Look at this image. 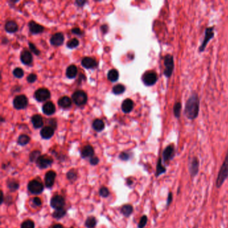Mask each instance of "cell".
Listing matches in <instances>:
<instances>
[{
	"label": "cell",
	"instance_id": "6da1fadb",
	"mask_svg": "<svg viewBox=\"0 0 228 228\" xmlns=\"http://www.w3.org/2000/svg\"><path fill=\"white\" fill-rule=\"evenodd\" d=\"M200 100L196 92H192L186 102L184 113L188 119L195 120L199 115Z\"/></svg>",
	"mask_w": 228,
	"mask_h": 228
},
{
	"label": "cell",
	"instance_id": "7a4b0ae2",
	"mask_svg": "<svg viewBox=\"0 0 228 228\" xmlns=\"http://www.w3.org/2000/svg\"><path fill=\"white\" fill-rule=\"evenodd\" d=\"M228 177V149L225 155V159L223 160L222 166L220 167V171L218 172V175L216 179V187L220 188L222 186L223 183Z\"/></svg>",
	"mask_w": 228,
	"mask_h": 228
},
{
	"label": "cell",
	"instance_id": "3957f363",
	"mask_svg": "<svg viewBox=\"0 0 228 228\" xmlns=\"http://www.w3.org/2000/svg\"><path fill=\"white\" fill-rule=\"evenodd\" d=\"M164 66L165 70L163 71L164 75L167 78H170L173 74L174 67V58L173 55L167 54L164 56Z\"/></svg>",
	"mask_w": 228,
	"mask_h": 228
},
{
	"label": "cell",
	"instance_id": "277c9868",
	"mask_svg": "<svg viewBox=\"0 0 228 228\" xmlns=\"http://www.w3.org/2000/svg\"><path fill=\"white\" fill-rule=\"evenodd\" d=\"M214 27H207L205 30V34H204V38L203 41H202V43L201 44V46H199V52H203L205 49L209 41L211 40V39L213 38L214 36Z\"/></svg>",
	"mask_w": 228,
	"mask_h": 228
},
{
	"label": "cell",
	"instance_id": "5b68a950",
	"mask_svg": "<svg viewBox=\"0 0 228 228\" xmlns=\"http://www.w3.org/2000/svg\"><path fill=\"white\" fill-rule=\"evenodd\" d=\"M142 80H143V83L145 84L146 86L151 87V86L155 84V83L157 82V74L153 70L148 71L144 74L143 78H142Z\"/></svg>",
	"mask_w": 228,
	"mask_h": 228
},
{
	"label": "cell",
	"instance_id": "8992f818",
	"mask_svg": "<svg viewBox=\"0 0 228 228\" xmlns=\"http://www.w3.org/2000/svg\"><path fill=\"white\" fill-rule=\"evenodd\" d=\"M73 102L78 106H83L87 102V95L82 90H77L72 96Z\"/></svg>",
	"mask_w": 228,
	"mask_h": 228
},
{
	"label": "cell",
	"instance_id": "52a82bcc",
	"mask_svg": "<svg viewBox=\"0 0 228 228\" xmlns=\"http://www.w3.org/2000/svg\"><path fill=\"white\" fill-rule=\"evenodd\" d=\"M27 189L32 194L38 195L40 194L44 190V186L42 183L38 180H32L30 181L27 185Z\"/></svg>",
	"mask_w": 228,
	"mask_h": 228
},
{
	"label": "cell",
	"instance_id": "ba28073f",
	"mask_svg": "<svg viewBox=\"0 0 228 228\" xmlns=\"http://www.w3.org/2000/svg\"><path fill=\"white\" fill-rule=\"evenodd\" d=\"M34 97L38 102H44L50 98V92L47 88H39L35 92Z\"/></svg>",
	"mask_w": 228,
	"mask_h": 228
},
{
	"label": "cell",
	"instance_id": "9c48e42d",
	"mask_svg": "<svg viewBox=\"0 0 228 228\" xmlns=\"http://www.w3.org/2000/svg\"><path fill=\"white\" fill-rule=\"evenodd\" d=\"M27 103H28V101H27V97L24 94L18 95V96L15 97L13 101V106L18 110L25 108L27 106Z\"/></svg>",
	"mask_w": 228,
	"mask_h": 228
},
{
	"label": "cell",
	"instance_id": "30bf717a",
	"mask_svg": "<svg viewBox=\"0 0 228 228\" xmlns=\"http://www.w3.org/2000/svg\"><path fill=\"white\" fill-rule=\"evenodd\" d=\"M50 205L52 208L56 209H62L65 205V200L64 197L61 195H55L53 196L50 201Z\"/></svg>",
	"mask_w": 228,
	"mask_h": 228
},
{
	"label": "cell",
	"instance_id": "8fae6325",
	"mask_svg": "<svg viewBox=\"0 0 228 228\" xmlns=\"http://www.w3.org/2000/svg\"><path fill=\"white\" fill-rule=\"evenodd\" d=\"M52 163L53 159L47 155H41L36 161L37 165L40 169L47 168L52 164Z\"/></svg>",
	"mask_w": 228,
	"mask_h": 228
},
{
	"label": "cell",
	"instance_id": "7c38bea8",
	"mask_svg": "<svg viewBox=\"0 0 228 228\" xmlns=\"http://www.w3.org/2000/svg\"><path fill=\"white\" fill-rule=\"evenodd\" d=\"M174 156H175V146L173 145H169L163 150V160L164 162L169 161L173 159Z\"/></svg>",
	"mask_w": 228,
	"mask_h": 228
},
{
	"label": "cell",
	"instance_id": "4fadbf2b",
	"mask_svg": "<svg viewBox=\"0 0 228 228\" xmlns=\"http://www.w3.org/2000/svg\"><path fill=\"white\" fill-rule=\"evenodd\" d=\"M199 169V160L197 157L192 158L189 163V172L191 175L194 177L198 173Z\"/></svg>",
	"mask_w": 228,
	"mask_h": 228
},
{
	"label": "cell",
	"instance_id": "5bb4252c",
	"mask_svg": "<svg viewBox=\"0 0 228 228\" xmlns=\"http://www.w3.org/2000/svg\"><path fill=\"white\" fill-rule=\"evenodd\" d=\"M56 173L53 171H50L46 173L45 176V185L47 187H52L54 183Z\"/></svg>",
	"mask_w": 228,
	"mask_h": 228
},
{
	"label": "cell",
	"instance_id": "9a60e30c",
	"mask_svg": "<svg viewBox=\"0 0 228 228\" xmlns=\"http://www.w3.org/2000/svg\"><path fill=\"white\" fill-rule=\"evenodd\" d=\"M64 35L58 32V33H56L55 34H53L52 36V38H50V43L53 46H61L64 43Z\"/></svg>",
	"mask_w": 228,
	"mask_h": 228
},
{
	"label": "cell",
	"instance_id": "2e32d148",
	"mask_svg": "<svg viewBox=\"0 0 228 228\" xmlns=\"http://www.w3.org/2000/svg\"><path fill=\"white\" fill-rule=\"evenodd\" d=\"M82 65L84 68L87 69H92L97 66V62L92 58L85 57L82 60Z\"/></svg>",
	"mask_w": 228,
	"mask_h": 228
},
{
	"label": "cell",
	"instance_id": "e0dca14e",
	"mask_svg": "<svg viewBox=\"0 0 228 228\" xmlns=\"http://www.w3.org/2000/svg\"><path fill=\"white\" fill-rule=\"evenodd\" d=\"M29 29L32 34H38L42 33V32L44 31V27L42 25L37 24L34 21H31V22L29 23Z\"/></svg>",
	"mask_w": 228,
	"mask_h": 228
},
{
	"label": "cell",
	"instance_id": "ac0fdd59",
	"mask_svg": "<svg viewBox=\"0 0 228 228\" xmlns=\"http://www.w3.org/2000/svg\"><path fill=\"white\" fill-rule=\"evenodd\" d=\"M20 59L23 64L25 65H30L32 62L33 57H32V53L28 50H24L21 53Z\"/></svg>",
	"mask_w": 228,
	"mask_h": 228
},
{
	"label": "cell",
	"instance_id": "d6986e66",
	"mask_svg": "<svg viewBox=\"0 0 228 228\" xmlns=\"http://www.w3.org/2000/svg\"><path fill=\"white\" fill-rule=\"evenodd\" d=\"M54 134V130L50 126H47L42 129L40 131V135L44 139H49L52 138Z\"/></svg>",
	"mask_w": 228,
	"mask_h": 228
},
{
	"label": "cell",
	"instance_id": "ffe728a7",
	"mask_svg": "<svg viewBox=\"0 0 228 228\" xmlns=\"http://www.w3.org/2000/svg\"><path fill=\"white\" fill-rule=\"evenodd\" d=\"M43 113L46 115H52L56 112V107L52 102H47L42 106Z\"/></svg>",
	"mask_w": 228,
	"mask_h": 228
},
{
	"label": "cell",
	"instance_id": "44dd1931",
	"mask_svg": "<svg viewBox=\"0 0 228 228\" xmlns=\"http://www.w3.org/2000/svg\"><path fill=\"white\" fill-rule=\"evenodd\" d=\"M134 107V102L131 99H125L124 101L122 102L121 108L122 110L125 113H129L130 112H131Z\"/></svg>",
	"mask_w": 228,
	"mask_h": 228
},
{
	"label": "cell",
	"instance_id": "7402d4cb",
	"mask_svg": "<svg viewBox=\"0 0 228 228\" xmlns=\"http://www.w3.org/2000/svg\"><path fill=\"white\" fill-rule=\"evenodd\" d=\"M94 153V151L92 146L86 145L85 146H84L82 151H81V157L82 158L92 157Z\"/></svg>",
	"mask_w": 228,
	"mask_h": 228
},
{
	"label": "cell",
	"instance_id": "603a6c76",
	"mask_svg": "<svg viewBox=\"0 0 228 228\" xmlns=\"http://www.w3.org/2000/svg\"><path fill=\"white\" fill-rule=\"evenodd\" d=\"M5 30L8 33H14L18 30V24L14 21H8L5 24Z\"/></svg>",
	"mask_w": 228,
	"mask_h": 228
},
{
	"label": "cell",
	"instance_id": "cb8c5ba5",
	"mask_svg": "<svg viewBox=\"0 0 228 228\" xmlns=\"http://www.w3.org/2000/svg\"><path fill=\"white\" fill-rule=\"evenodd\" d=\"M58 105L63 108H68L72 105V100L68 96H63L58 101Z\"/></svg>",
	"mask_w": 228,
	"mask_h": 228
},
{
	"label": "cell",
	"instance_id": "d4e9b609",
	"mask_svg": "<svg viewBox=\"0 0 228 228\" xmlns=\"http://www.w3.org/2000/svg\"><path fill=\"white\" fill-rule=\"evenodd\" d=\"M78 74V69L75 65H70L66 69V74L68 78H74Z\"/></svg>",
	"mask_w": 228,
	"mask_h": 228
},
{
	"label": "cell",
	"instance_id": "484cf974",
	"mask_svg": "<svg viewBox=\"0 0 228 228\" xmlns=\"http://www.w3.org/2000/svg\"><path fill=\"white\" fill-rule=\"evenodd\" d=\"M32 122L33 124V126L36 128V129H39L43 126L44 121L42 119V117H41L39 115H35L32 117Z\"/></svg>",
	"mask_w": 228,
	"mask_h": 228
},
{
	"label": "cell",
	"instance_id": "4316f807",
	"mask_svg": "<svg viewBox=\"0 0 228 228\" xmlns=\"http://www.w3.org/2000/svg\"><path fill=\"white\" fill-rule=\"evenodd\" d=\"M165 172H166V168L162 163L161 158H159L157 162V169H156V176L159 177L162 174L165 173Z\"/></svg>",
	"mask_w": 228,
	"mask_h": 228
},
{
	"label": "cell",
	"instance_id": "83f0119b",
	"mask_svg": "<svg viewBox=\"0 0 228 228\" xmlns=\"http://www.w3.org/2000/svg\"><path fill=\"white\" fill-rule=\"evenodd\" d=\"M92 127L97 132L102 131L104 129V123L101 119H96L92 123Z\"/></svg>",
	"mask_w": 228,
	"mask_h": 228
},
{
	"label": "cell",
	"instance_id": "f1b7e54d",
	"mask_svg": "<svg viewBox=\"0 0 228 228\" xmlns=\"http://www.w3.org/2000/svg\"><path fill=\"white\" fill-rule=\"evenodd\" d=\"M107 77L111 82H116L118 79V77H119V74H118L117 70L112 69L108 71V74H107Z\"/></svg>",
	"mask_w": 228,
	"mask_h": 228
},
{
	"label": "cell",
	"instance_id": "f546056e",
	"mask_svg": "<svg viewBox=\"0 0 228 228\" xmlns=\"http://www.w3.org/2000/svg\"><path fill=\"white\" fill-rule=\"evenodd\" d=\"M132 211H133V208H132V206L131 205H125L121 208V213L125 217H129V216L131 215Z\"/></svg>",
	"mask_w": 228,
	"mask_h": 228
},
{
	"label": "cell",
	"instance_id": "4dcf8cb0",
	"mask_svg": "<svg viewBox=\"0 0 228 228\" xmlns=\"http://www.w3.org/2000/svg\"><path fill=\"white\" fill-rule=\"evenodd\" d=\"M7 185H8V187L11 191H15L18 190L20 187L18 181L14 179H9L7 182Z\"/></svg>",
	"mask_w": 228,
	"mask_h": 228
},
{
	"label": "cell",
	"instance_id": "1f68e13d",
	"mask_svg": "<svg viewBox=\"0 0 228 228\" xmlns=\"http://www.w3.org/2000/svg\"><path fill=\"white\" fill-rule=\"evenodd\" d=\"M182 105L180 102H176L173 106V114L175 118H179L181 116V111Z\"/></svg>",
	"mask_w": 228,
	"mask_h": 228
},
{
	"label": "cell",
	"instance_id": "d6a6232c",
	"mask_svg": "<svg viewBox=\"0 0 228 228\" xmlns=\"http://www.w3.org/2000/svg\"><path fill=\"white\" fill-rule=\"evenodd\" d=\"M30 141V138L29 136H27V134H21V135L18 137V143L20 145L24 146L27 144L29 143Z\"/></svg>",
	"mask_w": 228,
	"mask_h": 228
},
{
	"label": "cell",
	"instance_id": "836d02e7",
	"mask_svg": "<svg viewBox=\"0 0 228 228\" xmlns=\"http://www.w3.org/2000/svg\"><path fill=\"white\" fill-rule=\"evenodd\" d=\"M125 87L121 84H118L115 86H114L113 88V92L115 94H120L125 92Z\"/></svg>",
	"mask_w": 228,
	"mask_h": 228
},
{
	"label": "cell",
	"instance_id": "e575fe53",
	"mask_svg": "<svg viewBox=\"0 0 228 228\" xmlns=\"http://www.w3.org/2000/svg\"><path fill=\"white\" fill-rule=\"evenodd\" d=\"M66 210H65L64 208H62V209H56V210H55L54 212H53L52 214V216L56 219H61L66 215Z\"/></svg>",
	"mask_w": 228,
	"mask_h": 228
},
{
	"label": "cell",
	"instance_id": "d590c367",
	"mask_svg": "<svg viewBox=\"0 0 228 228\" xmlns=\"http://www.w3.org/2000/svg\"><path fill=\"white\" fill-rule=\"evenodd\" d=\"M96 224V220L94 217H88L85 222V225L88 228H93Z\"/></svg>",
	"mask_w": 228,
	"mask_h": 228
},
{
	"label": "cell",
	"instance_id": "8d00e7d4",
	"mask_svg": "<svg viewBox=\"0 0 228 228\" xmlns=\"http://www.w3.org/2000/svg\"><path fill=\"white\" fill-rule=\"evenodd\" d=\"M78 45H79V41H78V39H76V38H72V39H70V40L66 44L67 47H68V48H70V49L75 48L77 47V46H78Z\"/></svg>",
	"mask_w": 228,
	"mask_h": 228
},
{
	"label": "cell",
	"instance_id": "74e56055",
	"mask_svg": "<svg viewBox=\"0 0 228 228\" xmlns=\"http://www.w3.org/2000/svg\"><path fill=\"white\" fill-rule=\"evenodd\" d=\"M40 152L39 151H34L30 153V160L31 162L37 161V160L40 157Z\"/></svg>",
	"mask_w": 228,
	"mask_h": 228
},
{
	"label": "cell",
	"instance_id": "f35d334b",
	"mask_svg": "<svg viewBox=\"0 0 228 228\" xmlns=\"http://www.w3.org/2000/svg\"><path fill=\"white\" fill-rule=\"evenodd\" d=\"M67 178L70 181H75L77 178V173L74 169H71L67 173Z\"/></svg>",
	"mask_w": 228,
	"mask_h": 228
},
{
	"label": "cell",
	"instance_id": "ab89813d",
	"mask_svg": "<svg viewBox=\"0 0 228 228\" xmlns=\"http://www.w3.org/2000/svg\"><path fill=\"white\" fill-rule=\"evenodd\" d=\"M13 74L15 77L18 78H21L24 76V70H23L21 68H16L14 69V70H13Z\"/></svg>",
	"mask_w": 228,
	"mask_h": 228
},
{
	"label": "cell",
	"instance_id": "60d3db41",
	"mask_svg": "<svg viewBox=\"0 0 228 228\" xmlns=\"http://www.w3.org/2000/svg\"><path fill=\"white\" fill-rule=\"evenodd\" d=\"M21 228H35L34 223L32 220H26L21 225Z\"/></svg>",
	"mask_w": 228,
	"mask_h": 228
},
{
	"label": "cell",
	"instance_id": "b9f144b4",
	"mask_svg": "<svg viewBox=\"0 0 228 228\" xmlns=\"http://www.w3.org/2000/svg\"><path fill=\"white\" fill-rule=\"evenodd\" d=\"M110 194V192H109V190L107 187H102L100 189L99 191V195H101L102 197H107Z\"/></svg>",
	"mask_w": 228,
	"mask_h": 228
},
{
	"label": "cell",
	"instance_id": "7bdbcfd3",
	"mask_svg": "<svg viewBox=\"0 0 228 228\" xmlns=\"http://www.w3.org/2000/svg\"><path fill=\"white\" fill-rule=\"evenodd\" d=\"M147 217L146 215H143L142 216V217L141 218L140 221H139V223L138 224V227L139 228H144L145 227V225L147 223Z\"/></svg>",
	"mask_w": 228,
	"mask_h": 228
},
{
	"label": "cell",
	"instance_id": "ee69618b",
	"mask_svg": "<svg viewBox=\"0 0 228 228\" xmlns=\"http://www.w3.org/2000/svg\"><path fill=\"white\" fill-rule=\"evenodd\" d=\"M29 46H30V50L32 51V52L35 53L36 55H39L40 53V52L38 50V48H36V46H35L34 44L33 43L30 42L29 43Z\"/></svg>",
	"mask_w": 228,
	"mask_h": 228
},
{
	"label": "cell",
	"instance_id": "f6af8a7d",
	"mask_svg": "<svg viewBox=\"0 0 228 228\" xmlns=\"http://www.w3.org/2000/svg\"><path fill=\"white\" fill-rule=\"evenodd\" d=\"M37 80V76L35 74H30L27 77V82L30 83H33Z\"/></svg>",
	"mask_w": 228,
	"mask_h": 228
},
{
	"label": "cell",
	"instance_id": "bcb514c9",
	"mask_svg": "<svg viewBox=\"0 0 228 228\" xmlns=\"http://www.w3.org/2000/svg\"><path fill=\"white\" fill-rule=\"evenodd\" d=\"M119 158L121 160H127L130 158V156H129V153H125V152H122V153H120V155H119Z\"/></svg>",
	"mask_w": 228,
	"mask_h": 228
},
{
	"label": "cell",
	"instance_id": "7dc6e473",
	"mask_svg": "<svg viewBox=\"0 0 228 228\" xmlns=\"http://www.w3.org/2000/svg\"><path fill=\"white\" fill-rule=\"evenodd\" d=\"M32 202H33V204L36 206H40L42 205V201L41 199L39 198V197H34V198L32 199Z\"/></svg>",
	"mask_w": 228,
	"mask_h": 228
},
{
	"label": "cell",
	"instance_id": "c3c4849f",
	"mask_svg": "<svg viewBox=\"0 0 228 228\" xmlns=\"http://www.w3.org/2000/svg\"><path fill=\"white\" fill-rule=\"evenodd\" d=\"M99 158L96 157H92L90 160V163L92 165H96L99 163Z\"/></svg>",
	"mask_w": 228,
	"mask_h": 228
},
{
	"label": "cell",
	"instance_id": "681fc988",
	"mask_svg": "<svg viewBox=\"0 0 228 228\" xmlns=\"http://www.w3.org/2000/svg\"><path fill=\"white\" fill-rule=\"evenodd\" d=\"M72 33L74 34L78 35V36H80V35L82 34V32L81 31V30L79 28H77V27H75V28H73L72 30Z\"/></svg>",
	"mask_w": 228,
	"mask_h": 228
},
{
	"label": "cell",
	"instance_id": "f907efd6",
	"mask_svg": "<svg viewBox=\"0 0 228 228\" xmlns=\"http://www.w3.org/2000/svg\"><path fill=\"white\" fill-rule=\"evenodd\" d=\"M172 200H173V195H172L171 193H169V195L168 196V199H167V205L168 206L170 205V203H171Z\"/></svg>",
	"mask_w": 228,
	"mask_h": 228
},
{
	"label": "cell",
	"instance_id": "816d5d0a",
	"mask_svg": "<svg viewBox=\"0 0 228 228\" xmlns=\"http://www.w3.org/2000/svg\"><path fill=\"white\" fill-rule=\"evenodd\" d=\"M101 30L103 31L104 33H106V32H107V30H108V26L106 25H102L101 26Z\"/></svg>",
	"mask_w": 228,
	"mask_h": 228
},
{
	"label": "cell",
	"instance_id": "f5cc1de1",
	"mask_svg": "<svg viewBox=\"0 0 228 228\" xmlns=\"http://www.w3.org/2000/svg\"><path fill=\"white\" fill-rule=\"evenodd\" d=\"M51 228H64V227L60 224H56L54 225H53Z\"/></svg>",
	"mask_w": 228,
	"mask_h": 228
},
{
	"label": "cell",
	"instance_id": "db71d44e",
	"mask_svg": "<svg viewBox=\"0 0 228 228\" xmlns=\"http://www.w3.org/2000/svg\"><path fill=\"white\" fill-rule=\"evenodd\" d=\"M86 3V1H76V4H78V6H82L83 4H84Z\"/></svg>",
	"mask_w": 228,
	"mask_h": 228
},
{
	"label": "cell",
	"instance_id": "11a10c76",
	"mask_svg": "<svg viewBox=\"0 0 228 228\" xmlns=\"http://www.w3.org/2000/svg\"><path fill=\"white\" fill-rule=\"evenodd\" d=\"M4 202V194L3 192H1V203H2Z\"/></svg>",
	"mask_w": 228,
	"mask_h": 228
},
{
	"label": "cell",
	"instance_id": "9f6ffc18",
	"mask_svg": "<svg viewBox=\"0 0 228 228\" xmlns=\"http://www.w3.org/2000/svg\"><path fill=\"white\" fill-rule=\"evenodd\" d=\"M70 228H73V227H70Z\"/></svg>",
	"mask_w": 228,
	"mask_h": 228
}]
</instances>
